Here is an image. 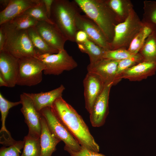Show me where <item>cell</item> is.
Returning <instances> with one entry per match:
<instances>
[{
  "instance_id": "1",
  "label": "cell",
  "mask_w": 156,
  "mask_h": 156,
  "mask_svg": "<svg viewBox=\"0 0 156 156\" xmlns=\"http://www.w3.org/2000/svg\"><path fill=\"white\" fill-rule=\"evenodd\" d=\"M51 108L60 121L81 146L92 151L99 152V146L82 117L62 96L54 101Z\"/></svg>"
},
{
  "instance_id": "2",
  "label": "cell",
  "mask_w": 156,
  "mask_h": 156,
  "mask_svg": "<svg viewBox=\"0 0 156 156\" xmlns=\"http://www.w3.org/2000/svg\"><path fill=\"white\" fill-rule=\"evenodd\" d=\"M86 15L99 26L110 44L114 35L119 18L111 8L108 1L75 0Z\"/></svg>"
},
{
  "instance_id": "3",
  "label": "cell",
  "mask_w": 156,
  "mask_h": 156,
  "mask_svg": "<svg viewBox=\"0 0 156 156\" xmlns=\"http://www.w3.org/2000/svg\"><path fill=\"white\" fill-rule=\"evenodd\" d=\"M81 10L74 1L53 0L50 20L58 27L67 40L75 42L77 31L75 20Z\"/></svg>"
},
{
  "instance_id": "4",
  "label": "cell",
  "mask_w": 156,
  "mask_h": 156,
  "mask_svg": "<svg viewBox=\"0 0 156 156\" xmlns=\"http://www.w3.org/2000/svg\"><path fill=\"white\" fill-rule=\"evenodd\" d=\"M0 26L3 28L6 38L2 51L18 59L36 57L38 54L28 37L27 30L16 29L8 23Z\"/></svg>"
},
{
  "instance_id": "5",
  "label": "cell",
  "mask_w": 156,
  "mask_h": 156,
  "mask_svg": "<svg viewBox=\"0 0 156 156\" xmlns=\"http://www.w3.org/2000/svg\"><path fill=\"white\" fill-rule=\"evenodd\" d=\"M144 25L131 8L124 21L118 24L115 27L114 36L110 43L111 50L122 48L130 45Z\"/></svg>"
},
{
  "instance_id": "6",
  "label": "cell",
  "mask_w": 156,
  "mask_h": 156,
  "mask_svg": "<svg viewBox=\"0 0 156 156\" xmlns=\"http://www.w3.org/2000/svg\"><path fill=\"white\" fill-rule=\"evenodd\" d=\"M19 69L16 85L31 86L38 84L42 79L45 68L44 63L36 57L18 59Z\"/></svg>"
},
{
  "instance_id": "7",
  "label": "cell",
  "mask_w": 156,
  "mask_h": 156,
  "mask_svg": "<svg viewBox=\"0 0 156 156\" xmlns=\"http://www.w3.org/2000/svg\"><path fill=\"white\" fill-rule=\"evenodd\" d=\"M36 58L44 64L43 71L46 75H58L66 71L71 70L78 64L64 49L56 53H46L38 55Z\"/></svg>"
},
{
  "instance_id": "8",
  "label": "cell",
  "mask_w": 156,
  "mask_h": 156,
  "mask_svg": "<svg viewBox=\"0 0 156 156\" xmlns=\"http://www.w3.org/2000/svg\"><path fill=\"white\" fill-rule=\"evenodd\" d=\"M40 112L45 119L51 132L65 144L64 148H68L75 152L80 150L81 146L77 140L60 121L53 113L51 107L45 108Z\"/></svg>"
},
{
  "instance_id": "9",
  "label": "cell",
  "mask_w": 156,
  "mask_h": 156,
  "mask_svg": "<svg viewBox=\"0 0 156 156\" xmlns=\"http://www.w3.org/2000/svg\"><path fill=\"white\" fill-rule=\"evenodd\" d=\"M20 101L22 105L21 111L28 128L27 135L35 137H40L42 116L40 112L37 110L32 100L24 92L20 95Z\"/></svg>"
},
{
  "instance_id": "10",
  "label": "cell",
  "mask_w": 156,
  "mask_h": 156,
  "mask_svg": "<svg viewBox=\"0 0 156 156\" xmlns=\"http://www.w3.org/2000/svg\"><path fill=\"white\" fill-rule=\"evenodd\" d=\"M75 24L77 31L82 30L89 39L105 50H111L110 44L97 25L86 15L80 14L77 16Z\"/></svg>"
},
{
  "instance_id": "11",
  "label": "cell",
  "mask_w": 156,
  "mask_h": 156,
  "mask_svg": "<svg viewBox=\"0 0 156 156\" xmlns=\"http://www.w3.org/2000/svg\"><path fill=\"white\" fill-rule=\"evenodd\" d=\"M112 83L105 84L101 94L95 101L89 113L91 123L94 127H99L105 123L109 112L108 102Z\"/></svg>"
},
{
  "instance_id": "12",
  "label": "cell",
  "mask_w": 156,
  "mask_h": 156,
  "mask_svg": "<svg viewBox=\"0 0 156 156\" xmlns=\"http://www.w3.org/2000/svg\"><path fill=\"white\" fill-rule=\"evenodd\" d=\"M40 36L52 48L59 51L64 49L66 38L54 23L38 21L35 27Z\"/></svg>"
},
{
  "instance_id": "13",
  "label": "cell",
  "mask_w": 156,
  "mask_h": 156,
  "mask_svg": "<svg viewBox=\"0 0 156 156\" xmlns=\"http://www.w3.org/2000/svg\"><path fill=\"white\" fill-rule=\"evenodd\" d=\"M83 83L85 108L90 113L94 103L102 92L105 84L97 75L88 72Z\"/></svg>"
},
{
  "instance_id": "14",
  "label": "cell",
  "mask_w": 156,
  "mask_h": 156,
  "mask_svg": "<svg viewBox=\"0 0 156 156\" xmlns=\"http://www.w3.org/2000/svg\"><path fill=\"white\" fill-rule=\"evenodd\" d=\"M118 62L104 58L94 63H90L87 66V70L97 75L105 84L115 85Z\"/></svg>"
},
{
  "instance_id": "15",
  "label": "cell",
  "mask_w": 156,
  "mask_h": 156,
  "mask_svg": "<svg viewBox=\"0 0 156 156\" xmlns=\"http://www.w3.org/2000/svg\"><path fill=\"white\" fill-rule=\"evenodd\" d=\"M18 69V59L5 51L0 52V75L8 87L13 88L16 85Z\"/></svg>"
},
{
  "instance_id": "16",
  "label": "cell",
  "mask_w": 156,
  "mask_h": 156,
  "mask_svg": "<svg viewBox=\"0 0 156 156\" xmlns=\"http://www.w3.org/2000/svg\"><path fill=\"white\" fill-rule=\"evenodd\" d=\"M40 0H10L8 5L0 12V25L7 23L35 6Z\"/></svg>"
},
{
  "instance_id": "17",
  "label": "cell",
  "mask_w": 156,
  "mask_h": 156,
  "mask_svg": "<svg viewBox=\"0 0 156 156\" xmlns=\"http://www.w3.org/2000/svg\"><path fill=\"white\" fill-rule=\"evenodd\" d=\"M156 72V62L143 61L125 71L121 79L131 81H139L154 75Z\"/></svg>"
},
{
  "instance_id": "18",
  "label": "cell",
  "mask_w": 156,
  "mask_h": 156,
  "mask_svg": "<svg viewBox=\"0 0 156 156\" xmlns=\"http://www.w3.org/2000/svg\"><path fill=\"white\" fill-rule=\"evenodd\" d=\"M65 88L62 84L58 87L50 91L39 93L24 92L32 100L37 110L40 112L42 109L51 107L54 101L62 96Z\"/></svg>"
},
{
  "instance_id": "19",
  "label": "cell",
  "mask_w": 156,
  "mask_h": 156,
  "mask_svg": "<svg viewBox=\"0 0 156 156\" xmlns=\"http://www.w3.org/2000/svg\"><path fill=\"white\" fill-rule=\"evenodd\" d=\"M41 130L40 136L41 156H51L56 150L57 144L61 141L51 132L44 118L42 115Z\"/></svg>"
},
{
  "instance_id": "20",
  "label": "cell",
  "mask_w": 156,
  "mask_h": 156,
  "mask_svg": "<svg viewBox=\"0 0 156 156\" xmlns=\"http://www.w3.org/2000/svg\"><path fill=\"white\" fill-rule=\"evenodd\" d=\"M28 37L38 55L46 53H57L59 51L50 47L37 31L35 27L28 29Z\"/></svg>"
},
{
  "instance_id": "21",
  "label": "cell",
  "mask_w": 156,
  "mask_h": 156,
  "mask_svg": "<svg viewBox=\"0 0 156 156\" xmlns=\"http://www.w3.org/2000/svg\"><path fill=\"white\" fill-rule=\"evenodd\" d=\"M154 31L155 29L153 26L146 23L131 41L128 50L133 54L138 53L146 39Z\"/></svg>"
},
{
  "instance_id": "22",
  "label": "cell",
  "mask_w": 156,
  "mask_h": 156,
  "mask_svg": "<svg viewBox=\"0 0 156 156\" xmlns=\"http://www.w3.org/2000/svg\"><path fill=\"white\" fill-rule=\"evenodd\" d=\"M78 48L82 53L89 56L90 63H94L103 58L106 51L88 39L86 42L77 43Z\"/></svg>"
},
{
  "instance_id": "23",
  "label": "cell",
  "mask_w": 156,
  "mask_h": 156,
  "mask_svg": "<svg viewBox=\"0 0 156 156\" xmlns=\"http://www.w3.org/2000/svg\"><path fill=\"white\" fill-rule=\"evenodd\" d=\"M140 51L143 61L156 62V31L147 38Z\"/></svg>"
},
{
  "instance_id": "24",
  "label": "cell",
  "mask_w": 156,
  "mask_h": 156,
  "mask_svg": "<svg viewBox=\"0 0 156 156\" xmlns=\"http://www.w3.org/2000/svg\"><path fill=\"white\" fill-rule=\"evenodd\" d=\"M23 141V151L21 156H41L40 137H35L27 135L24 137Z\"/></svg>"
},
{
  "instance_id": "25",
  "label": "cell",
  "mask_w": 156,
  "mask_h": 156,
  "mask_svg": "<svg viewBox=\"0 0 156 156\" xmlns=\"http://www.w3.org/2000/svg\"><path fill=\"white\" fill-rule=\"evenodd\" d=\"M21 104V101L15 102L10 101L6 99L0 93V111L1 114V127L0 133H3V135H9L10 134L7 129L5 126L6 119L10 109Z\"/></svg>"
},
{
  "instance_id": "26",
  "label": "cell",
  "mask_w": 156,
  "mask_h": 156,
  "mask_svg": "<svg viewBox=\"0 0 156 156\" xmlns=\"http://www.w3.org/2000/svg\"><path fill=\"white\" fill-rule=\"evenodd\" d=\"M143 61V58L139 53L131 57L119 61L116 72L115 85L121 80V76L125 71Z\"/></svg>"
},
{
  "instance_id": "27",
  "label": "cell",
  "mask_w": 156,
  "mask_h": 156,
  "mask_svg": "<svg viewBox=\"0 0 156 156\" xmlns=\"http://www.w3.org/2000/svg\"><path fill=\"white\" fill-rule=\"evenodd\" d=\"M38 22L29 15L22 14L8 23L16 29L25 30L30 28L35 27Z\"/></svg>"
},
{
  "instance_id": "28",
  "label": "cell",
  "mask_w": 156,
  "mask_h": 156,
  "mask_svg": "<svg viewBox=\"0 0 156 156\" xmlns=\"http://www.w3.org/2000/svg\"><path fill=\"white\" fill-rule=\"evenodd\" d=\"M23 14L29 15L38 21H45L54 24L47 16L45 5L42 0H40L39 3L28 9Z\"/></svg>"
},
{
  "instance_id": "29",
  "label": "cell",
  "mask_w": 156,
  "mask_h": 156,
  "mask_svg": "<svg viewBox=\"0 0 156 156\" xmlns=\"http://www.w3.org/2000/svg\"><path fill=\"white\" fill-rule=\"evenodd\" d=\"M23 141H15L11 145L2 147L0 150V156H20L21 150L23 148Z\"/></svg>"
},
{
  "instance_id": "30",
  "label": "cell",
  "mask_w": 156,
  "mask_h": 156,
  "mask_svg": "<svg viewBox=\"0 0 156 156\" xmlns=\"http://www.w3.org/2000/svg\"><path fill=\"white\" fill-rule=\"evenodd\" d=\"M135 55L128 50L122 48L106 51L103 58L119 61L131 57Z\"/></svg>"
},
{
  "instance_id": "31",
  "label": "cell",
  "mask_w": 156,
  "mask_h": 156,
  "mask_svg": "<svg viewBox=\"0 0 156 156\" xmlns=\"http://www.w3.org/2000/svg\"><path fill=\"white\" fill-rule=\"evenodd\" d=\"M144 4L146 23L153 25L156 31V1H146Z\"/></svg>"
},
{
  "instance_id": "32",
  "label": "cell",
  "mask_w": 156,
  "mask_h": 156,
  "mask_svg": "<svg viewBox=\"0 0 156 156\" xmlns=\"http://www.w3.org/2000/svg\"><path fill=\"white\" fill-rule=\"evenodd\" d=\"M108 2L111 8L118 18L123 17L125 16L126 7L124 1L120 0H110L108 1Z\"/></svg>"
},
{
  "instance_id": "33",
  "label": "cell",
  "mask_w": 156,
  "mask_h": 156,
  "mask_svg": "<svg viewBox=\"0 0 156 156\" xmlns=\"http://www.w3.org/2000/svg\"><path fill=\"white\" fill-rule=\"evenodd\" d=\"M64 149L67 151L71 156H106L99 152L89 150L82 146L80 150L77 152L73 151L68 148H64Z\"/></svg>"
},
{
  "instance_id": "34",
  "label": "cell",
  "mask_w": 156,
  "mask_h": 156,
  "mask_svg": "<svg viewBox=\"0 0 156 156\" xmlns=\"http://www.w3.org/2000/svg\"><path fill=\"white\" fill-rule=\"evenodd\" d=\"M88 39V37L85 32L82 30H79L76 33L75 42L77 43H82L86 42Z\"/></svg>"
},
{
  "instance_id": "35",
  "label": "cell",
  "mask_w": 156,
  "mask_h": 156,
  "mask_svg": "<svg viewBox=\"0 0 156 156\" xmlns=\"http://www.w3.org/2000/svg\"><path fill=\"white\" fill-rule=\"evenodd\" d=\"M42 0L45 5L47 16L50 19L52 5L53 0Z\"/></svg>"
},
{
  "instance_id": "36",
  "label": "cell",
  "mask_w": 156,
  "mask_h": 156,
  "mask_svg": "<svg viewBox=\"0 0 156 156\" xmlns=\"http://www.w3.org/2000/svg\"><path fill=\"white\" fill-rule=\"evenodd\" d=\"M5 36L1 27H0V52L3 49L5 40Z\"/></svg>"
},
{
  "instance_id": "37",
  "label": "cell",
  "mask_w": 156,
  "mask_h": 156,
  "mask_svg": "<svg viewBox=\"0 0 156 156\" xmlns=\"http://www.w3.org/2000/svg\"><path fill=\"white\" fill-rule=\"evenodd\" d=\"M0 86H5L8 87V85L4 79L0 75Z\"/></svg>"
},
{
  "instance_id": "38",
  "label": "cell",
  "mask_w": 156,
  "mask_h": 156,
  "mask_svg": "<svg viewBox=\"0 0 156 156\" xmlns=\"http://www.w3.org/2000/svg\"><path fill=\"white\" fill-rule=\"evenodd\" d=\"M10 1V0H0V4L5 8L8 5Z\"/></svg>"
}]
</instances>
